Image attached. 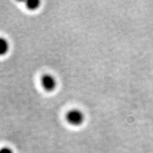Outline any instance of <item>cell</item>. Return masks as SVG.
I'll return each mask as SVG.
<instances>
[{
  "label": "cell",
  "mask_w": 153,
  "mask_h": 153,
  "mask_svg": "<svg viewBox=\"0 0 153 153\" xmlns=\"http://www.w3.org/2000/svg\"><path fill=\"white\" fill-rule=\"evenodd\" d=\"M66 120L71 126H79L85 121V115L79 109H72L67 114Z\"/></svg>",
  "instance_id": "6da1fadb"
},
{
  "label": "cell",
  "mask_w": 153,
  "mask_h": 153,
  "mask_svg": "<svg viewBox=\"0 0 153 153\" xmlns=\"http://www.w3.org/2000/svg\"><path fill=\"white\" fill-rule=\"evenodd\" d=\"M41 85L46 91H53L57 87L56 79L52 74H44L41 78Z\"/></svg>",
  "instance_id": "7a4b0ae2"
},
{
  "label": "cell",
  "mask_w": 153,
  "mask_h": 153,
  "mask_svg": "<svg viewBox=\"0 0 153 153\" xmlns=\"http://www.w3.org/2000/svg\"><path fill=\"white\" fill-rule=\"evenodd\" d=\"M9 44L7 39L0 37V56H3L8 53Z\"/></svg>",
  "instance_id": "3957f363"
},
{
  "label": "cell",
  "mask_w": 153,
  "mask_h": 153,
  "mask_svg": "<svg viewBox=\"0 0 153 153\" xmlns=\"http://www.w3.org/2000/svg\"><path fill=\"white\" fill-rule=\"evenodd\" d=\"M41 6V1L38 0H30L26 2V7L30 11H35Z\"/></svg>",
  "instance_id": "277c9868"
},
{
  "label": "cell",
  "mask_w": 153,
  "mask_h": 153,
  "mask_svg": "<svg viewBox=\"0 0 153 153\" xmlns=\"http://www.w3.org/2000/svg\"><path fill=\"white\" fill-rule=\"evenodd\" d=\"M0 153H14V152H13V150L11 148L5 147V148H1L0 150Z\"/></svg>",
  "instance_id": "5b68a950"
}]
</instances>
